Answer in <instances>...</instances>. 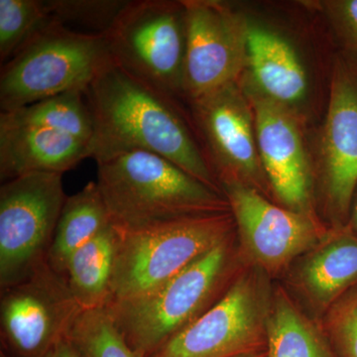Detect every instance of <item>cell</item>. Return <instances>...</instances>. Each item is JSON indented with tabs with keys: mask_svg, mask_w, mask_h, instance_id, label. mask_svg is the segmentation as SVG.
<instances>
[{
	"mask_svg": "<svg viewBox=\"0 0 357 357\" xmlns=\"http://www.w3.org/2000/svg\"><path fill=\"white\" fill-rule=\"evenodd\" d=\"M112 225L109 211L96 182L66 199L50 250L48 264L64 276L70 256Z\"/></svg>",
	"mask_w": 357,
	"mask_h": 357,
	"instance_id": "obj_19",
	"label": "cell"
},
{
	"mask_svg": "<svg viewBox=\"0 0 357 357\" xmlns=\"http://www.w3.org/2000/svg\"><path fill=\"white\" fill-rule=\"evenodd\" d=\"M347 227L357 236V187L352 196Z\"/></svg>",
	"mask_w": 357,
	"mask_h": 357,
	"instance_id": "obj_28",
	"label": "cell"
},
{
	"mask_svg": "<svg viewBox=\"0 0 357 357\" xmlns=\"http://www.w3.org/2000/svg\"><path fill=\"white\" fill-rule=\"evenodd\" d=\"M52 21L47 0H0V63L6 64Z\"/></svg>",
	"mask_w": 357,
	"mask_h": 357,
	"instance_id": "obj_22",
	"label": "cell"
},
{
	"mask_svg": "<svg viewBox=\"0 0 357 357\" xmlns=\"http://www.w3.org/2000/svg\"><path fill=\"white\" fill-rule=\"evenodd\" d=\"M0 126L53 129L89 144L93 135V119L84 91H68L20 109L1 112Z\"/></svg>",
	"mask_w": 357,
	"mask_h": 357,
	"instance_id": "obj_21",
	"label": "cell"
},
{
	"mask_svg": "<svg viewBox=\"0 0 357 357\" xmlns=\"http://www.w3.org/2000/svg\"><path fill=\"white\" fill-rule=\"evenodd\" d=\"M1 357H6L2 356ZM42 357H82L76 347H74L73 342H70V337L68 340H63L62 342L56 345L53 349L47 352Z\"/></svg>",
	"mask_w": 357,
	"mask_h": 357,
	"instance_id": "obj_27",
	"label": "cell"
},
{
	"mask_svg": "<svg viewBox=\"0 0 357 357\" xmlns=\"http://www.w3.org/2000/svg\"><path fill=\"white\" fill-rule=\"evenodd\" d=\"M105 37L115 64L175 102L184 98L182 1H128Z\"/></svg>",
	"mask_w": 357,
	"mask_h": 357,
	"instance_id": "obj_6",
	"label": "cell"
},
{
	"mask_svg": "<svg viewBox=\"0 0 357 357\" xmlns=\"http://www.w3.org/2000/svg\"><path fill=\"white\" fill-rule=\"evenodd\" d=\"M231 238L152 292L105 309L128 344L149 357L225 294L231 275Z\"/></svg>",
	"mask_w": 357,
	"mask_h": 357,
	"instance_id": "obj_3",
	"label": "cell"
},
{
	"mask_svg": "<svg viewBox=\"0 0 357 357\" xmlns=\"http://www.w3.org/2000/svg\"><path fill=\"white\" fill-rule=\"evenodd\" d=\"M266 357H337L321 328L279 288L270 297Z\"/></svg>",
	"mask_w": 357,
	"mask_h": 357,
	"instance_id": "obj_20",
	"label": "cell"
},
{
	"mask_svg": "<svg viewBox=\"0 0 357 357\" xmlns=\"http://www.w3.org/2000/svg\"><path fill=\"white\" fill-rule=\"evenodd\" d=\"M63 174L30 173L0 187V291L48 262L68 196Z\"/></svg>",
	"mask_w": 357,
	"mask_h": 357,
	"instance_id": "obj_7",
	"label": "cell"
},
{
	"mask_svg": "<svg viewBox=\"0 0 357 357\" xmlns=\"http://www.w3.org/2000/svg\"><path fill=\"white\" fill-rule=\"evenodd\" d=\"M183 91L192 102L238 82L248 66V21L218 0H185Z\"/></svg>",
	"mask_w": 357,
	"mask_h": 357,
	"instance_id": "obj_10",
	"label": "cell"
},
{
	"mask_svg": "<svg viewBox=\"0 0 357 357\" xmlns=\"http://www.w3.org/2000/svg\"><path fill=\"white\" fill-rule=\"evenodd\" d=\"M70 340L82 357H143L128 344L105 309L82 312Z\"/></svg>",
	"mask_w": 357,
	"mask_h": 357,
	"instance_id": "obj_23",
	"label": "cell"
},
{
	"mask_svg": "<svg viewBox=\"0 0 357 357\" xmlns=\"http://www.w3.org/2000/svg\"><path fill=\"white\" fill-rule=\"evenodd\" d=\"M234 227L229 211L117 230L119 246L107 306L137 299L161 287L211 249L231 238Z\"/></svg>",
	"mask_w": 357,
	"mask_h": 357,
	"instance_id": "obj_4",
	"label": "cell"
},
{
	"mask_svg": "<svg viewBox=\"0 0 357 357\" xmlns=\"http://www.w3.org/2000/svg\"><path fill=\"white\" fill-rule=\"evenodd\" d=\"M269 303L258 275H241L213 306L149 357H239L265 351Z\"/></svg>",
	"mask_w": 357,
	"mask_h": 357,
	"instance_id": "obj_8",
	"label": "cell"
},
{
	"mask_svg": "<svg viewBox=\"0 0 357 357\" xmlns=\"http://www.w3.org/2000/svg\"><path fill=\"white\" fill-rule=\"evenodd\" d=\"M96 184L119 231L230 211L220 190L151 152H128L98 164Z\"/></svg>",
	"mask_w": 357,
	"mask_h": 357,
	"instance_id": "obj_2",
	"label": "cell"
},
{
	"mask_svg": "<svg viewBox=\"0 0 357 357\" xmlns=\"http://www.w3.org/2000/svg\"><path fill=\"white\" fill-rule=\"evenodd\" d=\"M246 52L248 77L244 84L293 112L306 100L307 70L295 47L281 33L248 20Z\"/></svg>",
	"mask_w": 357,
	"mask_h": 357,
	"instance_id": "obj_15",
	"label": "cell"
},
{
	"mask_svg": "<svg viewBox=\"0 0 357 357\" xmlns=\"http://www.w3.org/2000/svg\"><path fill=\"white\" fill-rule=\"evenodd\" d=\"M241 86L255 112L258 151L269 187L284 208L316 218L311 165L295 112L248 84Z\"/></svg>",
	"mask_w": 357,
	"mask_h": 357,
	"instance_id": "obj_14",
	"label": "cell"
},
{
	"mask_svg": "<svg viewBox=\"0 0 357 357\" xmlns=\"http://www.w3.org/2000/svg\"><path fill=\"white\" fill-rule=\"evenodd\" d=\"M0 335L6 357H42L70 337L83 312L63 275L48 262L1 291Z\"/></svg>",
	"mask_w": 357,
	"mask_h": 357,
	"instance_id": "obj_9",
	"label": "cell"
},
{
	"mask_svg": "<svg viewBox=\"0 0 357 357\" xmlns=\"http://www.w3.org/2000/svg\"><path fill=\"white\" fill-rule=\"evenodd\" d=\"M303 256L296 285L312 309L325 314L357 284V236L347 225L333 227Z\"/></svg>",
	"mask_w": 357,
	"mask_h": 357,
	"instance_id": "obj_17",
	"label": "cell"
},
{
	"mask_svg": "<svg viewBox=\"0 0 357 357\" xmlns=\"http://www.w3.org/2000/svg\"><path fill=\"white\" fill-rule=\"evenodd\" d=\"M321 330L337 357H357V284L325 312Z\"/></svg>",
	"mask_w": 357,
	"mask_h": 357,
	"instance_id": "obj_25",
	"label": "cell"
},
{
	"mask_svg": "<svg viewBox=\"0 0 357 357\" xmlns=\"http://www.w3.org/2000/svg\"><path fill=\"white\" fill-rule=\"evenodd\" d=\"M89 155V143L69 134L34 126H0L2 183L30 173L64 174Z\"/></svg>",
	"mask_w": 357,
	"mask_h": 357,
	"instance_id": "obj_16",
	"label": "cell"
},
{
	"mask_svg": "<svg viewBox=\"0 0 357 357\" xmlns=\"http://www.w3.org/2000/svg\"><path fill=\"white\" fill-rule=\"evenodd\" d=\"M93 124L89 158L96 164L131 151L161 155L213 189L218 180L178 103L115 64L84 91Z\"/></svg>",
	"mask_w": 357,
	"mask_h": 357,
	"instance_id": "obj_1",
	"label": "cell"
},
{
	"mask_svg": "<svg viewBox=\"0 0 357 357\" xmlns=\"http://www.w3.org/2000/svg\"><path fill=\"white\" fill-rule=\"evenodd\" d=\"M319 156L328 215L345 227L357 187V60L344 53L333 66Z\"/></svg>",
	"mask_w": 357,
	"mask_h": 357,
	"instance_id": "obj_13",
	"label": "cell"
},
{
	"mask_svg": "<svg viewBox=\"0 0 357 357\" xmlns=\"http://www.w3.org/2000/svg\"><path fill=\"white\" fill-rule=\"evenodd\" d=\"M53 20L86 34L105 35L126 0H47Z\"/></svg>",
	"mask_w": 357,
	"mask_h": 357,
	"instance_id": "obj_24",
	"label": "cell"
},
{
	"mask_svg": "<svg viewBox=\"0 0 357 357\" xmlns=\"http://www.w3.org/2000/svg\"><path fill=\"white\" fill-rule=\"evenodd\" d=\"M239 357H266V351L257 352V354H248V356H243Z\"/></svg>",
	"mask_w": 357,
	"mask_h": 357,
	"instance_id": "obj_29",
	"label": "cell"
},
{
	"mask_svg": "<svg viewBox=\"0 0 357 357\" xmlns=\"http://www.w3.org/2000/svg\"><path fill=\"white\" fill-rule=\"evenodd\" d=\"M190 105L192 122L206 144L204 154L218 182L238 181L266 192L269 184L258 151L255 112L239 81Z\"/></svg>",
	"mask_w": 357,
	"mask_h": 357,
	"instance_id": "obj_11",
	"label": "cell"
},
{
	"mask_svg": "<svg viewBox=\"0 0 357 357\" xmlns=\"http://www.w3.org/2000/svg\"><path fill=\"white\" fill-rule=\"evenodd\" d=\"M344 53L357 60V0L318 2Z\"/></svg>",
	"mask_w": 357,
	"mask_h": 357,
	"instance_id": "obj_26",
	"label": "cell"
},
{
	"mask_svg": "<svg viewBox=\"0 0 357 357\" xmlns=\"http://www.w3.org/2000/svg\"><path fill=\"white\" fill-rule=\"evenodd\" d=\"M112 62L105 35L75 31L53 20L0 73L1 112L84 91Z\"/></svg>",
	"mask_w": 357,
	"mask_h": 357,
	"instance_id": "obj_5",
	"label": "cell"
},
{
	"mask_svg": "<svg viewBox=\"0 0 357 357\" xmlns=\"http://www.w3.org/2000/svg\"><path fill=\"white\" fill-rule=\"evenodd\" d=\"M119 241V231L110 225L70 257L64 277L84 312L109 304Z\"/></svg>",
	"mask_w": 357,
	"mask_h": 357,
	"instance_id": "obj_18",
	"label": "cell"
},
{
	"mask_svg": "<svg viewBox=\"0 0 357 357\" xmlns=\"http://www.w3.org/2000/svg\"><path fill=\"white\" fill-rule=\"evenodd\" d=\"M222 189L248 255L261 269L277 274L323 238L318 220L279 206L238 181H222Z\"/></svg>",
	"mask_w": 357,
	"mask_h": 357,
	"instance_id": "obj_12",
	"label": "cell"
}]
</instances>
